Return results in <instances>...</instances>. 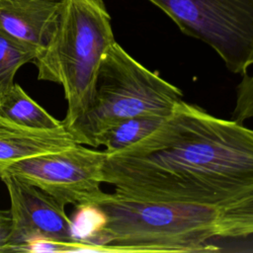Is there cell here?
I'll use <instances>...</instances> for the list:
<instances>
[{
    "instance_id": "2",
    "label": "cell",
    "mask_w": 253,
    "mask_h": 253,
    "mask_svg": "<svg viewBox=\"0 0 253 253\" xmlns=\"http://www.w3.org/2000/svg\"><path fill=\"white\" fill-rule=\"evenodd\" d=\"M114 42L104 0H59L52 33L33 62L39 80L63 87L67 130L88 109L101 61Z\"/></svg>"
},
{
    "instance_id": "8",
    "label": "cell",
    "mask_w": 253,
    "mask_h": 253,
    "mask_svg": "<svg viewBox=\"0 0 253 253\" xmlns=\"http://www.w3.org/2000/svg\"><path fill=\"white\" fill-rule=\"evenodd\" d=\"M58 7L59 0H0V32L40 52L52 33Z\"/></svg>"
},
{
    "instance_id": "3",
    "label": "cell",
    "mask_w": 253,
    "mask_h": 253,
    "mask_svg": "<svg viewBox=\"0 0 253 253\" xmlns=\"http://www.w3.org/2000/svg\"><path fill=\"white\" fill-rule=\"evenodd\" d=\"M106 215L95 245L117 246L121 252L216 251L215 208L171 202L126 199L101 192L89 202ZM86 204V203H85Z\"/></svg>"
},
{
    "instance_id": "6",
    "label": "cell",
    "mask_w": 253,
    "mask_h": 253,
    "mask_svg": "<svg viewBox=\"0 0 253 253\" xmlns=\"http://www.w3.org/2000/svg\"><path fill=\"white\" fill-rule=\"evenodd\" d=\"M106 156L105 150L75 143L21 159L7 167L1 176L12 175L31 184L63 207L78 206L93 201L102 192Z\"/></svg>"
},
{
    "instance_id": "12",
    "label": "cell",
    "mask_w": 253,
    "mask_h": 253,
    "mask_svg": "<svg viewBox=\"0 0 253 253\" xmlns=\"http://www.w3.org/2000/svg\"><path fill=\"white\" fill-rule=\"evenodd\" d=\"M38 51L0 32V101L15 85L18 70L34 61Z\"/></svg>"
},
{
    "instance_id": "15",
    "label": "cell",
    "mask_w": 253,
    "mask_h": 253,
    "mask_svg": "<svg viewBox=\"0 0 253 253\" xmlns=\"http://www.w3.org/2000/svg\"><path fill=\"white\" fill-rule=\"evenodd\" d=\"M11 217L9 211L0 210V249L6 244L10 233Z\"/></svg>"
},
{
    "instance_id": "13",
    "label": "cell",
    "mask_w": 253,
    "mask_h": 253,
    "mask_svg": "<svg viewBox=\"0 0 253 253\" xmlns=\"http://www.w3.org/2000/svg\"><path fill=\"white\" fill-rule=\"evenodd\" d=\"M216 237H246L253 235V193L218 210Z\"/></svg>"
},
{
    "instance_id": "10",
    "label": "cell",
    "mask_w": 253,
    "mask_h": 253,
    "mask_svg": "<svg viewBox=\"0 0 253 253\" xmlns=\"http://www.w3.org/2000/svg\"><path fill=\"white\" fill-rule=\"evenodd\" d=\"M0 115L19 126L34 129H55L64 126L33 100L17 83L0 101Z\"/></svg>"
},
{
    "instance_id": "5",
    "label": "cell",
    "mask_w": 253,
    "mask_h": 253,
    "mask_svg": "<svg viewBox=\"0 0 253 253\" xmlns=\"http://www.w3.org/2000/svg\"><path fill=\"white\" fill-rule=\"evenodd\" d=\"M187 36L210 45L235 74L253 65V0H148Z\"/></svg>"
},
{
    "instance_id": "4",
    "label": "cell",
    "mask_w": 253,
    "mask_h": 253,
    "mask_svg": "<svg viewBox=\"0 0 253 253\" xmlns=\"http://www.w3.org/2000/svg\"><path fill=\"white\" fill-rule=\"evenodd\" d=\"M183 100L177 86L135 60L117 42L105 53L90 105L68 129L77 143L97 147V139L118 123L143 115L167 117Z\"/></svg>"
},
{
    "instance_id": "1",
    "label": "cell",
    "mask_w": 253,
    "mask_h": 253,
    "mask_svg": "<svg viewBox=\"0 0 253 253\" xmlns=\"http://www.w3.org/2000/svg\"><path fill=\"white\" fill-rule=\"evenodd\" d=\"M103 183L126 199L223 209L253 193V129L182 100L149 134L107 153Z\"/></svg>"
},
{
    "instance_id": "11",
    "label": "cell",
    "mask_w": 253,
    "mask_h": 253,
    "mask_svg": "<svg viewBox=\"0 0 253 253\" xmlns=\"http://www.w3.org/2000/svg\"><path fill=\"white\" fill-rule=\"evenodd\" d=\"M165 118L143 115L126 119L103 132L97 139V147L105 146L108 154L121 151L153 131Z\"/></svg>"
},
{
    "instance_id": "9",
    "label": "cell",
    "mask_w": 253,
    "mask_h": 253,
    "mask_svg": "<svg viewBox=\"0 0 253 253\" xmlns=\"http://www.w3.org/2000/svg\"><path fill=\"white\" fill-rule=\"evenodd\" d=\"M77 143L67 128L34 129L0 115V176L11 164L30 156L55 151Z\"/></svg>"
},
{
    "instance_id": "7",
    "label": "cell",
    "mask_w": 253,
    "mask_h": 253,
    "mask_svg": "<svg viewBox=\"0 0 253 253\" xmlns=\"http://www.w3.org/2000/svg\"><path fill=\"white\" fill-rule=\"evenodd\" d=\"M10 198L11 227L0 252H16L38 240L75 241L73 223L64 207L41 189L12 175L0 177Z\"/></svg>"
},
{
    "instance_id": "14",
    "label": "cell",
    "mask_w": 253,
    "mask_h": 253,
    "mask_svg": "<svg viewBox=\"0 0 253 253\" xmlns=\"http://www.w3.org/2000/svg\"><path fill=\"white\" fill-rule=\"evenodd\" d=\"M253 118V76L244 74L236 87L235 106L231 119L243 123Z\"/></svg>"
}]
</instances>
